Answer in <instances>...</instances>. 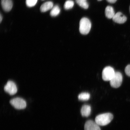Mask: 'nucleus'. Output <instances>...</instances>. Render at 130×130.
<instances>
[{
  "label": "nucleus",
  "mask_w": 130,
  "mask_h": 130,
  "mask_svg": "<svg viewBox=\"0 0 130 130\" xmlns=\"http://www.w3.org/2000/svg\"><path fill=\"white\" fill-rule=\"evenodd\" d=\"M115 72L112 67L107 66L103 70L102 72V78L105 81L111 80L115 75Z\"/></svg>",
  "instance_id": "obj_5"
},
{
  "label": "nucleus",
  "mask_w": 130,
  "mask_h": 130,
  "mask_svg": "<svg viewBox=\"0 0 130 130\" xmlns=\"http://www.w3.org/2000/svg\"><path fill=\"white\" fill-rule=\"evenodd\" d=\"M1 5L3 9L6 12L10 11L13 6L12 0H1Z\"/></svg>",
  "instance_id": "obj_9"
},
{
  "label": "nucleus",
  "mask_w": 130,
  "mask_h": 130,
  "mask_svg": "<svg viewBox=\"0 0 130 130\" xmlns=\"http://www.w3.org/2000/svg\"><path fill=\"white\" fill-rule=\"evenodd\" d=\"M60 9L58 5L53 6L50 12V14L52 17H56L58 15L60 12Z\"/></svg>",
  "instance_id": "obj_13"
},
{
  "label": "nucleus",
  "mask_w": 130,
  "mask_h": 130,
  "mask_svg": "<svg viewBox=\"0 0 130 130\" xmlns=\"http://www.w3.org/2000/svg\"><path fill=\"white\" fill-rule=\"evenodd\" d=\"M129 11H130V7H129Z\"/></svg>",
  "instance_id": "obj_21"
},
{
  "label": "nucleus",
  "mask_w": 130,
  "mask_h": 130,
  "mask_svg": "<svg viewBox=\"0 0 130 130\" xmlns=\"http://www.w3.org/2000/svg\"><path fill=\"white\" fill-rule=\"evenodd\" d=\"M74 5V2L72 0H67L65 3L64 8L65 9L69 10L72 8Z\"/></svg>",
  "instance_id": "obj_16"
},
{
  "label": "nucleus",
  "mask_w": 130,
  "mask_h": 130,
  "mask_svg": "<svg viewBox=\"0 0 130 130\" xmlns=\"http://www.w3.org/2000/svg\"><path fill=\"white\" fill-rule=\"evenodd\" d=\"M53 7V3L51 1H47L44 3L40 7V10L42 12H47L52 9Z\"/></svg>",
  "instance_id": "obj_11"
},
{
  "label": "nucleus",
  "mask_w": 130,
  "mask_h": 130,
  "mask_svg": "<svg viewBox=\"0 0 130 130\" xmlns=\"http://www.w3.org/2000/svg\"><path fill=\"white\" fill-rule=\"evenodd\" d=\"M84 130H101L99 125L92 120L86 121L84 125Z\"/></svg>",
  "instance_id": "obj_7"
},
{
  "label": "nucleus",
  "mask_w": 130,
  "mask_h": 130,
  "mask_svg": "<svg viewBox=\"0 0 130 130\" xmlns=\"http://www.w3.org/2000/svg\"><path fill=\"white\" fill-rule=\"evenodd\" d=\"M91 27V23L87 18H83L79 22V31L81 34L86 35L88 34Z\"/></svg>",
  "instance_id": "obj_2"
},
{
  "label": "nucleus",
  "mask_w": 130,
  "mask_h": 130,
  "mask_svg": "<svg viewBox=\"0 0 130 130\" xmlns=\"http://www.w3.org/2000/svg\"><path fill=\"white\" fill-rule=\"evenodd\" d=\"M112 19L114 22L116 23L122 24L126 22L127 18L121 12H118L115 14Z\"/></svg>",
  "instance_id": "obj_8"
},
{
  "label": "nucleus",
  "mask_w": 130,
  "mask_h": 130,
  "mask_svg": "<svg viewBox=\"0 0 130 130\" xmlns=\"http://www.w3.org/2000/svg\"><path fill=\"white\" fill-rule=\"evenodd\" d=\"M91 108L90 105H84L83 106L81 109V113L83 117H87L90 115Z\"/></svg>",
  "instance_id": "obj_10"
},
{
  "label": "nucleus",
  "mask_w": 130,
  "mask_h": 130,
  "mask_svg": "<svg viewBox=\"0 0 130 130\" xmlns=\"http://www.w3.org/2000/svg\"><path fill=\"white\" fill-rule=\"evenodd\" d=\"M98 1H102V0H98Z\"/></svg>",
  "instance_id": "obj_22"
},
{
  "label": "nucleus",
  "mask_w": 130,
  "mask_h": 130,
  "mask_svg": "<svg viewBox=\"0 0 130 130\" xmlns=\"http://www.w3.org/2000/svg\"><path fill=\"white\" fill-rule=\"evenodd\" d=\"M4 90L9 95H13L17 93L18 89L15 83L12 81H9L5 86Z\"/></svg>",
  "instance_id": "obj_6"
},
{
  "label": "nucleus",
  "mask_w": 130,
  "mask_h": 130,
  "mask_svg": "<svg viewBox=\"0 0 130 130\" xmlns=\"http://www.w3.org/2000/svg\"><path fill=\"white\" fill-rule=\"evenodd\" d=\"M3 19V17L2 16V14H1V16H0V22L1 23V22L2 21Z\"/></svg>",
  "instance_id": "obj_20"
},
{
  "label": "nucleus",
  "mask_w": 130,
  "mask_h": 130,
  "mask_svg": "<svg viewBox=\"0 0 130 130\" xmlns=\"http://www.w3.org/2000/svg\"><path fill=\"white\" fill-rule=\"evenodd\" d=\"M37 1L38 0H26V4L28 7H32L36 4Z\"/></svg>",
  "instance_id": "obj_17"
},
{
  "label": "nucleus",
  "mask_w": 130,
  "mask_h": 130,
  "mask_svg": "<svg viewBox=\"0 0 130 130\" xmlns=\"http://www.w3.org/2000/svg\"><path fill=\"white\" fill-rule=\"evenodd\" d=\"M123 81V76L121 73L115 72V75L110 80V84L111 87L117 88L121 85Z\"/></svg>",
  "instance_id": "obj_3"
},
{
  "label": "nucleus",
  "mask_w": 130,
  "mask_h": 130,
  "mask_svg": "<svg viewBox=\"0 0 130 130\" xmlns=\"http://www.w3.org/2000/svg\"><path fill=\"white\" fill-rule=\"evenodd\" d=\"M125 72L127 75L130 77V64L126 66L125 69Z\"/></svg>",
  "instance_id": "obj_18"
},
{
  "label": "nucleus",
  "mask_w": 130,
  "mask_h": 130,
  "mask_svg": "<svg viewBox=\"0 0 130 130\" xmlns=\"http://www.w3.org/2000/svg\"><path fill=\"white\" fill-rule=\"evenodd\" d=\"M106 1L109 3L113 4L116 2L117 0H106Z\"/></svg>",
  "instance_id": "obj_19"
},
{
  "label": "nucleus",
  "mask_w": 130,
  "mask_h": 130,
  "mask_svg": "<svg viewBox=\"0 0 130 130\" xmlns=\"http://www.w3.org/2000/svg\"><path fill=\"white\" fill-rule=\"evenodd\" d=\"M11 104L16 109H24L26 107V103L24 99L19 97L15 98L10 101Z\"/></svg>",
  "instance_id": "obj_4"
},
{
  "label": "nucleus",
  "mask_w": 130,
  "mask_h": 130,
  "mask_svg": "<svg viewBox=\"0 0 130 130\" xmlns=\"http://www.w3.org/2000/svg\"></svg>",
  "instance_id": "obj_24"
},
{
  "label": "nucleus",
  "mask_w": 130,
  "mask_h": 130,
  "mask_svg": "<svg viewBox=\"0 0 130 130\" xmlns=\"http://www.w3.org/2000/svg\"><path fill=\"white\" fill-rule=\"evenodd\" d=\"M105 13L106 16L109 19H112L115 14L113 8L110 6L106 8Z\"/></svg>",
  "instance_id": "obj_12"
},
{
  "label": "nucleus",
  "mask_w": 130,
  "mask_h": 130,
  "mask_svg": "<svg viewBox=\"0 0 130 130\" xmlns=\"http://www.w3.org/2000/svg\"><path fill=\"white\" fill-rule=\"evenodd\" d=\"M76 2L81 7L87 9L89 7V4L87 0H76Z\"/></svg>",
  "instance_id": "obj_15"
},
{
  "label": "nucleus",
  "mask_w": 130,
  "mask_h": 130,
  "mask_svg": "<svg viewBox=\"0 0 130 130\" xmlns=\"http://www.w3.org/2000/svg\"><path fill=\"white\" fill-rule=\"evenodd\" d=\"M90 98V94L86 92H82L78 96V99L82 101H87L89 100Z\"/></svg>",
  "instance_id": "obj_14"
},
{
  "label": "nucleus",
  "mask_w": 130,
  "mask_h": 130,
  "mask_svg": "<svg viewBox=\"0 0 130 130\" xmlns=\"http://www.w3.org/2000/svg\"><path fill=\"white\" fill-rule=\"evenodd\" d=\"M113 118V115L111 113L101 114L96 117L95 121L99 126H105L109 124Z\"/></svg>",
  "instance_id": "obj_1"
},
{
  "label": "nucleus",
  "mask_w": 130,
  "mask_h": 130,
  "mask_svg": "<svg viewBox=\"0 0 130 130\" xmlns=\"http://www.w3.org/2000/svg\"><path fill=\"white\" fill-rule=\"evenodd\" d=\"M42 1H44V0H42Z\"/></svg>",
  "instance_id": "obj_23"
}]
</instances>
